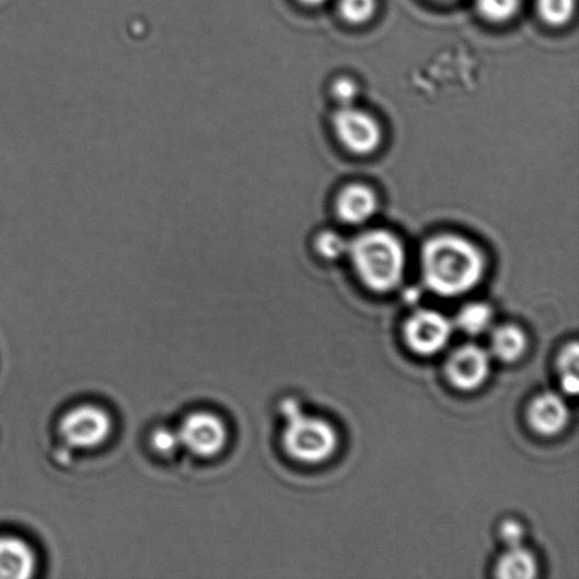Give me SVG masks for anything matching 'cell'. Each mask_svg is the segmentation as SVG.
Listing matches in <instances>:
<instances>
[{
  "label": "cell",
  "mask_w": 579,
  "mask_h": 579,
  "mask_svg": "<svg viewBox=\"0 0 579 579\" xmlns=\"http://www.w3.org/2000/svg\"><path fill=\"white\" fill-rule=\"evenodd\" d=\"M422 279L441 297L468 293L485 274V259L478 247L465 238L440 235L422 246Z\"/></svg>",
  "instance_id": "1"
},
{
  "label": "cell",
  "mask_w": 579,
  "mask_h": 579,
  "mask_svg": "<svg viewBox=\"0 0 579 579\" xmlns=\"http://www.w3.org/2000/svg\"><path fill=\"white\" fill-rule=\"evenodd\" d=\"M348 255L362 283L377 293H389L402 283L406 252L391 232L368 231L355 238Z\"/></svg>",
  "instance_id": "2"
},
{
  "label": "cell",
  "mask_w": 579,
  "mask_h": 579,
  "mask_svg": "<svg viewBox=\"0 0 579 579\" xmlns=\"http://www.w3.org/2000/svg\"><path fill=\"white\" fill-rule=\"evenodd\" d=\"M280 413L286 420L283 445L291 459L319 464L337 451L338 435L327 420L306 416L300 403L291 397L281 402Z\"/></svg>",
  "instance_id": "3"
},
{
  "label": "cell",
  "mask_w": 579,
  "mask_h": 579,
  "mask_svg": "<svg viewBox=\"0 0 579 579\" xmlns=\"http://www.w3.org/2000/svg\"><path fill=\"white\" fill-rule=\"evenodd\" d=\"M112 421L102 408L91 405L72 408L60 422V435L76 449L90 450L109 437Z\"/></svg>",
  "instance_id": "4"
},
{
  "label": "cell",
  "mask_w": 579,
  "mask_h": 579,
  "mask_svg": "<svg viewBox=\"0 0 579 579\" xmlns=\"http://www.w3.org/2000/svg\"><path fill=\"white\" fill-rule=\"evenodd\" d=\"M333 121L340 143L350 152L369 154L382 142V129L377 119L352 105H344L335 112Z\"/></svg>",
  "instance_id": "5"
},
{
  "label": "cell",
  "mask_w": 579,
  "mask_h": 579,
  "mask_svg": "<svg viewBox=\"0 0 579 579\" xmlns=\"http://www.w3.org/2000/svg\"><path fill=\"white\" fill-rule=\"evenodd\" d=\"M451 335V321L438 311L418 310L405 324L408 348L422 357H430L444 349Z\"/></svg>",
  "instance_id": "6"
},
{
  "label": "cell",
  "mask_w": 579,
  "mask_h": 579,
  "mask_svg": "<svg viewBox=\"0 0 579 579\" xmlns=\"http://www.w3.org/2000/svg\"><path fill=\"white\" fill-rule=\"evenodd\" d=\"M180 445L198 456H213L227 444V428L221 418L198 412L186 417L177 431Z\"/></svg>",
  "instance_id": "7"
},
{
  "label": "cell",
  "mask_w": 579,
  "mask_h": 579,
  "mask_svg": "<svg viewBox=\"0 0 579 579\" xmlns=\"http://www.w3.org/2000/svg\"><path fill=\"white\" fill-rule=\"evenodd\" d=\"M489 371V354L474 344L455 349L445 363L447 378L459 391H475L488 379Z\"/></svg>",
  "instance_id": "8"
},
{
  "label": "cell",
  "mask_w": 579,
  "mask_h": 579,
  "mask_svg": "<svg viewBox=\"0 0 579 579\" xmlns=\"http://www.w3.org/2000/svg\"><path fill=\"white\" fill-rule=\"evenodd\" d=\"M533 430L542 436H556L566 428L569 408L566 401L554 392H544L533 398L528 412Z\"/></svg>",
  "instance_id": "9"
},
{
  "label": "cell",
  "mask_w": 579,
  "mask_h": 579,
  "mask_svg": "<svg viewBox=\"0 0 579 579\" xmlns=\"http://www.w3.org/2000/svg\"><path fill=\"white\" fill-rule=\"evenodd\" d=\"M36 569V557L27 543L18 537H0V579H28Z\"/></svg>",
  "instance_id": "10"
},
{
  "label": "cell",
  "mask_w": 579,
  "mask_h": 579,
  "mask_svg": "<svg viewBox=\"0 0 579 579\" xmlns=\"http://www.w3.org/2000/svg\"><path fill=\"white\" fill-rule=\"evenodd\" d=\"M337 208L343 221L358 225L372 218L378 208V199L371 188L355 184L340 193Z\"/></svg>",
  "instance_id": "11"
},
{
  "label": "cell",
  "mask_w": 579,
  "mask_h": 579,
  "mask_svg": "<svg viewBox=\"0 0 579 579\" xmlns=\"http://www.w3.org/2000/svg\"><path fill=\"white\" fill-rule=\"evenodd\" d=\"M495 576L502 579H532L537 576V561L522 544L506 549L496 564Z\"/></svg>",
  "instance_id": "12"
},
{
  "label": "cell",
  "mask_w": 579,
  "mask_h": 579,
  "mask_svg": "<svg viewBox=\"0 0 579 579\" xmlns=\"http://www.w3.org/2000/svg\"><path fill=\"white\" fill-rule=\"evenodd\" d=\"M528 347L525 334L516 325H502L496 328L490 340V348L496 358L503 362L518 361Z\"/></svg>",
  "instance_id": "13"
},
{
  "label": "cell",
  "mask_w": 579,
  "mask_h": 579,
  "mask_svg": "<svg viewBox=\"0 0 579 579\" xmlns=\"http://www.w3.org/2000/svg\"><path fill=\"white\" fill-rule=\"evenodd\" d=\"M493 306L485 303H471L460 311L456 325L468 335H479L493 323Z\"/></svg>",
  "instance_id": "14"
},
{
  "label": "cell",
  "mask_w": 579,
  "mask_h": 579,
  "mask_svg": "<svg viewBox=\"0 0 579 579\" xmlns=\"http://www.w3.org/2000/svg\"><path fill=\"white\" fill-rule=\"evenodd\" d=\"M578 344L572 343L563 349L558 357V371L561 374V389L569 396H576L579 389L578 381Z\"/></svg>",
  "instance_id": "15"
},
{
  "label": "cell",
  "mask_w": 579,
  "mask_h": 579,
  "mask_svg": "<svg viewBox=\"0 0 579 579\" xmlns=\"http://www.w3.org/2000/svg\"><path fill=\"white\" fill-rule=\"evenodd\" d=\"M540 16L552 26H561L572 18L576 0H537Z\"/></svg>",
  "instance_id": "16"
},
{
  "label": "cell",
  "mask_w": 579,
  "mask_h": 579,
  "mask_svg": "<svg viewBox=\"0 0 579 579\" xmlns=\"http://www.w3.org/2000/svg\"><path fill=\"white\" fill-rule=\"evenodd\" d=\"M520 0H476L482 18L490 22H506L518 12Z\"/></svg>",
  "instance_id": "17"
},
{
  "label": "cell",
  "mask_w": 579,
  "mask_h": 579,
  "mask_svg": "<svg viewBox=\"0 0 579 579\" xmlns=\"http://www.w3.org/2000/svg\"><path fill=\"white\" fill-rule=\"evenodd\" d=\"M377 9V0H340L339 11L345 21L359 24L368 22Z\"/></svg>",
  "instance_id": "18"
},
{
  "label": "cell",
  "mask_w": 579,
  "mask_h": 579,
  "mask_svg": "<svg viewBox=\"0 0 579 579\" xmlns=\"http://www.w3.org/2000/svg\"><path fill=\"white\" fill-rule=\"evenodd\" d=\"M349 243L335 232L321 233L317 240V250L325 259H339L347 255Z\"/></svg>",
  "instance_id": "19"
},
{
  "label": "cell",
  "mask_w": 579,
  "mask_h": 579,
  "mask_svg": "<svg viewBox=\"0 0 579 579\" xmlns=\"http://www.w3.org/2000/svg\"><path fill=\"white\" fill-rule=\"evenodd\" d=\"M500 537L508 547L520 546L524 539L523 524L513 519L505 520L500 525Z\"/></svg>",
  "instance_id": "20"
},
{
  "label": "cell",
  "mask_w": 579,
  "mask_h": 579,
  "mask_svg": "<svg viewBox=\"0 0 579 579\" xmlns=\"http://www.w3.org/2000/svg\"><path fill=\"white\" fill-rule=\"evenodd\" d=\"M153 447L162 454H170L177 450L180 445L177 431L162 430L155 431L152 437Z\"/></svg>",
  "instance_id": "21"
},
{
  "label": "cell",
  "mask_w": 579,
  "mask_h": 579,
  "mask_svg": "<svg viewBox=\"0 0 579 579\" xmlns=\"http://www.w3.org/2000/svg\"><path fill=\"white\" fill-rule=\"evenodd\" d=\"M333 91L335 99H337L343 106L352 105L354 101L357 100L359 92L357 84H355L352 80H348V78L335 82Z\"/></svg>",
  "instance_id": "22"
},
{
  "label": "cell",
  "mask_w": 579,
  "mask_h": 579,
  "mask_svg": "<svg viewBox=\"0 0 579 579\" xmlns=\"http://www.w3.org/2000/svg\"><path fill=\"white\" fill-rule=\"evenodd\" d=\"M405 299L407 300V303H415V301L418 300V293L416 290H408L405 294Z\"/></svg>",
  "instance_id": "23"
},
{
  "label": "cell",
  "mask_w": 579,
  "mask_h": 579,
  "mask_svg": "<svg viewBox=\"0 0 579 579\" xmlns=\"http://www.w3.org/2000/svg\"><path fill=\"white\" fill-rule=\"evenodd\" d=\"M300 2H303L305 4H311V7H315V4L324 3L325 0H300Z\"/></svg>",
  "instance_id": "24"
}]
</instances>
